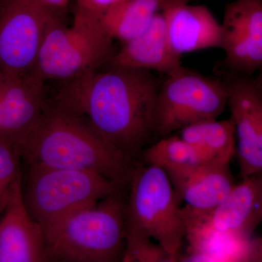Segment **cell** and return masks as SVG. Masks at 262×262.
<instances>
[{"mask_svg": "<svg viewBox=\"0 0 262 262\" xmlns=\"http://www.w3.org/2000/svg\"><path fill=\"white\" fill-rule=\"evenodd\" d=\"M160 85L149 70L110 67L66 81L53 101L135 161L155 135Z\"/></svg>", "mask_w": 262, "mask_h": 262, "instance_id": "cell-1", "label": "cell"}, {"mask_svg": "<svg viewBox=\"0 0 262 262\" xmlns=\"http://www.w3.org/2000/svg\"><path fill=\"white\" fill-rule=\"evenodd\" d=\"M27 165L86 170L128 185L136 163L94 134L74 114L48 101L40 120L19 148Z\"/></svg>", "mask_w": 262, "mask_h": 262, "instance_id": "cell-2", "label": "cell"}, {"mask_svg": "<svg viewBox=\"0 0 262 262\" xmlns=\"http://www.w3.org/2000/svg\"><path fill=\"white\" fill-rule=\"evenodd\" d=\"M121 192L76 212L46 236V261H122L126 201Z\"/></svg>", "mask_w": 262, "mask_h": 262, "instance_id": "cell-3", "label": "cell"}, {"mask_svg": "<svg viewBox=\"0 0 262 262\" xmlns=\"http://www.w3.org/2000/svg\"><path fill=\"white\" fill-rule=\"evenodd\" d=\"M122 189L93 172L30 164L23 196L31 216L42 227L45 238L67 217Z\"/></svg>", "mask_w": 262, "mask_h": 262, "instance_id": "cell-4", "label": "cell"}, {"mask_svg": "<svg viewBox=\"0 0 262 262\" xmlns=\"http://www.w3.org/2000/svg\"><path fill=\"white\" fill-rule=\"evenodd\" d=\"M128 185L125 229L149 236L166 251L171 261H177L187 227L182 201L168 175L160 167L136 164Z\"/></svg>", "mask_w": 262, "mask_h": 262, "instance_id": "cell-5", "label": "cell"}, {"mask_svg": "<svg viewBox=\"0 0 262 262\" xmlns=\"http://www.w3.org/2000/svg\"><path fill=\"white\" fill-rule=\"evenodd\" d=\"M114 54L113 40L98 19L74 13L70 27L59 20L48 26L32 74L45 82L68 81L100 70Z\"/></svg>", "mask_w": 262, "mask_h": 262, "instance_id": "cell-6", "label": "cell"}, {"mask_svg": "<svg viewBox=\"0 0 262 262\" xmlns=\"http://www.w3.org/2000/svg\"><path fill=\"white\" fill-rule=\"evenodd\" d=\"M226 83L182 67L166 75L157 95L155 134L160 139L183 127L216 120L227 106Z\"/></svg>", "mask_w": 262, "mask_h": 262, "instance_id": "cell-7", "label": "cell"}, {"mask_svg": "<svg viewBox=\"0 0 262 262\" xmlns=\"http://www.w3.org/2000/svg\"><path fill=\"white\" fill-rule=\"evenodd\" d=\"M55 20L59 19L27 0H3L0 77H18L32 73L45 34Z\"/></svg>", "mask_w": 262, "mask_h": 262, "instance_id": "cell-8", "label": "cell"}, {"mask_svg": "<svg viewBox=\"0 0 262 262\" xmlns=\"http://www.w3.org/2000/svg\"><path fill=\"white\" fill-rule=\"evenodd\" d=\"M182 214L190 244L212 234L250 239L262 220L261 173L243 179L208 213Z\"/></svg>", "mask_w": 262, "mask_h": 262, "instance_id": "cell-9", "label": "cell"}, {"mask_svg": "<svg viewBox=\"0 0 262 262\" xmlns=\"http://www.w3.org/2000/svg\"><path fill=\"white\" fill-rule=\"evenodd\" d=\"M227 101L237 137V158L242 179L261 173L262 85L261 78L241 75L225 82Z\"/></svg>", "mask_w": 262, "mask_h": 262, "instance_id": "cell-10", "label": "cell"}, {"mask_svg": "<svg viewBox=\"0 0 262 262\" xmlns=\"http://www.w3.org/2000/svg\"><path fill=\"white\" fill-rule=\"evenodd\" d=\"M222 48L226 67L251 76L262 66V0H234L226 5Z\"/></svg>", "mask_w": 262, "mask_h": 262, "instance_id": "cell-11", "label": "cell"}, {"mask_svg": "<svg viewBox=\"0 0 262 262\" xmlns=\"http://www.w3.org/2000/svg\"><path fill=\"white\" fill-rule=\"evenodd\" d=\"M44 81L32 73L0 77V141L18 150L47 106Z\"/></svg>", "mask_w": 262, "mask_h": 262, "instance_id": "cell-12", "label": "cell"}, {"mask_svg": "<svg viewBox=\"0 0 262 262\" xmlns=\"http://www.w3.org/2000/svg\"><path fill=\"white\" fill-rule=\"evenodd\" d=\"M22 179L0 215V262H45L44 234L24 203Z\"/></svg>", "mask_w": 262, "mask_h": 262, "instance_id": "cell-13", "label": "cell"}, {"mask_svg": "<svg viewBox=\"0 0 262 262\" xmlns=\"http://www.w3.org/2000/svg\"><path fill=\"white\" fill-rule=\"evenodd\" d=\"M162 11L169 42L179 56L222 47V25L206 7L182 3L170 5Z\"/></svg>", "mask_w": 262, "mask_h": 262, "instance_id": "cell-14", "label": "cell"}, {"mask_svg": "<svg viewBox=\"0 0 262 262\" xmlns=\"http://www.w3.org/2000/svg\"><path fill=\"white\" fill-rule=\"evenodd\" d=\"M108 64L154 70L165 75L180 68L182 66L181 56L173 51L169 42L163 11L156 15L144 32L122 44L121 49L113 55Z\"/></svg>", "mask_w": 262, "mask_h": 262, "instance_id": "cell-15", "label": "cell"}, {"mask_svg": "<svg viewBox=\"0 0 262 262\" xmlns=\"http://www.w3.org/2000/svg\"><path fill=\"white\" fill-rule=\"evenodd\" d=\"M167 175L181 201L187 204L182 211L189 215L211 211L234 186L227 163L212 164L192 171Z\"/></svg>", "mask_w": 262, "mask_h": 262, "instance_id": "cell-16", "label": "cell"}, {"mask_svg": "<svg viewBox=\"0 0 262 262\" xmlns=\"http://www.w3.org/2000/svg\"><path fill=\"white\" fill-rule=\"evenodd\" d=\"M178 3L179 0H127L98 20L108 37L124 44L144 32L164 8Z\"/></svg>", "mask_w": 262, "mask_h": 262, "instance_id": "cell-17", "label": "cell"}, {"mask_svg": "<svg viewBox=\"0 0 262 262\" xmlns=\"http://www.w3.org/2000/svg\"><path fill=\"white\" fill-rule=\"evenodd\" d=\"M142 153L146 165L163 169L167 174L186 173L215 163H227L208 158L178 136L162 138Z\"/></svg>", "mask_w": 262, "mask_h": 262, "instance_id": "cell-18", "label": "cell"}, {"mask_svg": "<svg viewBox=\"0 0 262 262\" xmlns=\"http://www.w3.org/2000/svg\"><path fill=\"white\" fill-rule=\"evenodd\" d=\"M179 131V137L211 159L229 163L235 154V126L232 117L196 122Z\"/></svg>", "mask_w": 262, "mask_h": 262, "instance_id": "cell-19", "label": "cell"}, {"mask_svg": "<svg viewBox=\"0 0 262 262\" xmlns=\"http://www.w3.org/2000/svg\"><path fill=\"white\" fill-rule=\"evenodd\" d=\"M125 241L122 261L171 262L163 247L145 234L125 229Z\"/></svg>", "mask_w": 262, "mask_h": 262, "instance_id": "cell-20", "label": "cell"}, {"mask_svg": "<svg viewBox=\"0 0 262 262\" xmlns=\"http://www.w3.org/2000/svg\"><path fill=\"white\" fill-rule=\"evenodd\" d=\"M20 157L14 146L0 141V215L8 206L17 181L22 176Z\"/></svg>", "mask_w": 262, "mask_h": 262, "instance_id": "cell-21", "label": "cell"}, {"mask_svg": "<svg viewBox=\"0 0 262 262\" xmlns=\"http://www.w3.org/2000/svg\"><path fill=\"white\" fill-rule=\"evenodd\" d=\"M127 0H75V13L99 18L105 12Z\"/></svg>", "mask_w": 262, "mask_h": 262, "instance_id": "cell-22", "label": "cell"}, {"mask_svg": "<svg viewBox=\"0 0 262 262\" xmlns=\"http://www.w3.org/2000/svg\"><path fill=\"white\" fill-rule=\"evenodd\" d=\"M47 11L55 18L65 20L70 0H27Z\"/></svg>", "mask_w": 262, "mask_h": 262, "instance_id": "cell-23", "label": "cell"}]
</instances>
